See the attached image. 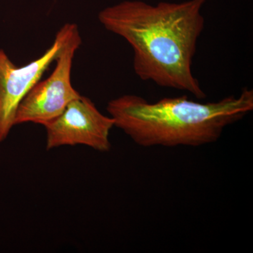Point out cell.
Here are the masks:
<instances>
[{
	"instance_id": "obj_1",
	"label": "cell",
	"mask_w": 253,
	"mask_h": 253,
	"mask_svg": "<svg viewBox=\"0 0 253 253\" xmlns=\"http://www.w3.org/2000/svg\"><path fill=\"white\" fill-rule=\"evenodd\" d=\"M207 1L152 5L126 0L105 8L98 18L108 31L131 46L133 68L141 81L204 99L206 94L192 72V63L205 27L202 9Z\"/></svg>"
},
{
	"instance_id": "obj_2",
	"label": "cell",
	"mask_w": 253,
	"mask_h": 253,
	"mask_svg": "<svg viewBox=\"0 0 253 253\" xmlns=\"http://www.w3.org/2000/svg\"><path fill=\"white\" fill-rule=\"evenodd\" d=\"M106 110L114 126L142 147H196L216 142L227 126L252 112L253 90L244 87L239 95L206 103L185 95L149 102L125 94L111 100Z\"/></svg>"
},
{
	"instance_id": "obj_3",
	"label": "cell",
	"mask_w": 253,
	"mask_h": 253,
	"mask_svg": "<svg viewBox=\"0 0 253 253\" xmlns=\"http://www.w3.org/2000/svg\"><path fill=\"white\" fill-rule=\"evenodd\" d=\"M81 44V35L75 24L56 56L53 73L45 81L38 82L18 105L15 126L26 123L44 126L81 96L71 83V70L75 53Z\"/></svg>"
},
{
	"instance_id": "obj_4",
	"label": "cell",
	"mask_w": 253,
	"mask_h": 253,
	"mask_svg": "<svg viewBox=\"0 0 253 253\" xmlns=\"http://www.w3.org/2000/svg\"><path fill=\"white\" fill-rule=\"evenodd\" d=\"M47 150L63 146L84 145L108 152L111 150L110 132L114 122L102 114L91 100L81 96L73 100L58 117L44 125Z\"/></svg>"
},
{
	"instance_id": "obj_5",
	"label": "cell",
	"mask_w": 253,
	"mask_h": 253,
	"mask_svg": "<svg viewBox=\"0 0 253 253\" xmlns=\"http://www.w3.org/2000/svg\"><path fill=\"white\" fill-rule=\"evenodd\" d=\"M75 23H66L56 33L52 45L38 59L17 67L0 49V141L9 135L18 105L31 91L51 63L69 36Z\"/></svg>"
}]
</instances>
